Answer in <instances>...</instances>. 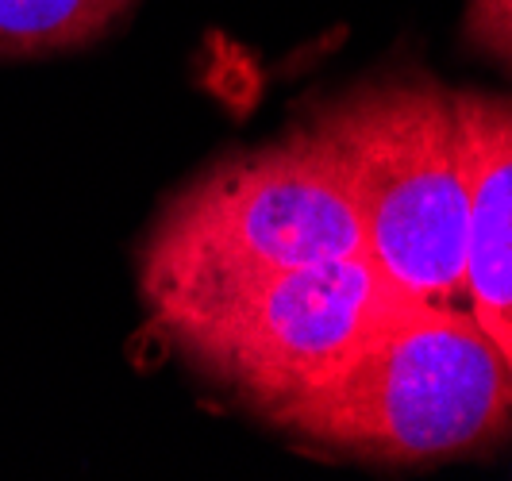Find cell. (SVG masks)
I'll return each instance as SVG.
<instances>
[{"instance_id": "cell-1", "label": "cell", "mask_w": 512, "mask_h": 481, "mask_svg": "<svg viewBox=\"0 0 512 481\" xmlns=\"http://www.w3.org/2000/svg\"><path fill=\"white\" fill-rule=\"evenodd\" d=\"M359 216L366 258L412 301H466V181L451 93L428 74H389L308 112Z\"/></svg>"}, {"instance_id": "cell-2", "label": "cell", "mask_w": 512, "mask_h": 481, "mask_svg": "<svg viewBox=\"0 0 512 481\" xmlns=\"http://www.w3.org/2000/svg\"><path fill=\"white\" fill-rule=\"evenodd\" d=\"M512 420L505 355L462 304H412L274 428L370 462H432L478 451Z\"/></svg>"}, {"instance_id": "cell-3", "label": "cell", "mask_w": 512, "mask_h": 481, "mask_svg": "<svg viewBox=\"0 0 512 481\" xmlns=\"http://www.w3.org/2000/svg\"><path fill=\"white\" fill-rule=\"evenodd\" d=\"M366 254L359 216L328 154L305 131L228 154L178 189L139 251L151 312L305 262Z\"/></svg>"}, {"instance_id": "cell-4", "label": "cell", "mask_w": 512, "mask_h": 481, "mask_svg": "<svg viewBox=\"0 0 512 481\" xmlns=\"http://www.w3.org/2000/svg\"><path fill=\"white\" fill-rule=\"evenodd\" d=\"M412 304L366 258L305 262L151 312L197 374L270 424Z\"/></svg>"}, {"instance_id": "cell-5", "label": "cell", "mask_w": 512, "mask_h": 481, "mask_svg": "<svg viewBox=\"0 0 512 481\" xmlns=\"http://www.w3.org/2000/svg\"><path fill=\"white\" fill-rule=\"evenodd\" d=\"M466 181V304L512 374V97L451 93Z\"/></svg>"}, {"instance_id": "cell-6", "label": "cell", "mask_w": 512, "mask_h": 481, "mask_svg": "<svg viewBox=\"0 0 512 481\" xmlns=\"http://www.w3.org/2000/svg\"><path fill=\"white\" fill-rule=\"evenodd\" d=\"M135 0H0V58H35L89 47Z\"/></svg>"}, {"instance_id": "cell-7", "label": "cell", "mask_w": 512, "mask_h": 481, "mask_svg": "<svg viewBox=\"0 0 512 481\" xmlns=\"http://www.w3.org/2000/svg\"><path fill=\"white\" fill-rule=\"evenodd\" d=\"M462 35L474 51L512 70V0H466Z\"/></svg>"}]
</instances>
